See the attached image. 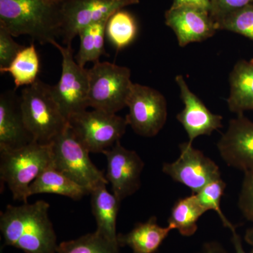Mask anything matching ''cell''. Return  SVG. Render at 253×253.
I'll list each match as a JSON object with an SVG mask.
<instances>
[{
	"label": "cell",
	"instance_id": "cell-1",
	"mask_svg": "<svg viewBox=\"0 0 253 253\" xmlns=\"http://www.w3.org/2000/svg\"><path fill=\"white\" fill-rule=\"evenodd\" d=\"M46 201L6 206L0 214V230L5 246L26 253H56L58 246Z\"/></svg>",
	"mask_w": 253,
	"mask_h": 253
},
{
	"label": "cell",
	"instance_id": "cell-2",
	"mask_svg": "<svg viewBox=\"0 0 253 253\" xmlns=\"http://www.w3.org/2000/svg\"><path fill=\"white\" fill-rule=\"evenodd\" d=\"M63 0H0V26L14 37L29 36L41 44L61 36Z\"/></svg>",
	"mask_w": 253,
	"mask_h": 253
},
{
	"label": "cell",
	"instance_id": "cell-3",
	"mask_svg": "<svg viewBox=\"0 0 253 253\" xmlns=\"http://www.w3.org/2000/svg\"><path fill=\"white\" fill-rule=\"evenodd\" d=\"M52 166L50 144L36 141L16 149L0 150V179L13 199L27 204L29 187L42 172Z\"/></svg>",
	"mask_w": 253,
	"mask_h": 253
},
{
	"label": "cell",
	"instance_id": "cell-4",
	"mask_svg": "<svg viewBox=\"0 0 253 253\" xmlns=\"http://www.w3.org/2000/svg\"><path fill=\"white\" fill-rule=\"evenodd\" d=\"M51 86L38 79L24 88L19 96L23 122L33 141L40 144H49L68 124Z\"/></svg>",
	"mask_w": 253,
	"mask_h": 253
},
{
	"label": "cell",
	"instance_id": "cell-5",
	"mask_svg": "<svg viewBox=\"0 0 253 253\" xmlns=\"http://www.w3.org/2000/svg\"><path fill=\"white\" fill-rule=\"evenodd\" d=\"M52 166L90 193L109 181L104 173L91 162L89 151L75 135L68 124L50 143Z\"/></svg>",
	"mask_w": 253,
	"mask_h": 253
},
{
	"label": "cell",
	"instance_id": "cell-6",
	"mask_svg": "<svg viewBox=\"0 0 253 253\" xmlns=\"http://www.w3.org/2000/svg\"><path fill=\"white\" fill-rule=\"evenodd\" d=\"M88 74L89 107L115 114L126 107L133 84L129 68L99 61Z\"/></svg>",
	"mask_w": 253,
	"mask_h": 253
},
{
	"label": "cell",
	"instance_id": "cell-7",
	"mask_svg": "<svg viewBox=\"0 0 253 253\" xmlns=\"http://www.w3.org/2000/svg\"><path fill=\"white\" fill-rule=\"evenodd\" d=\"M51 44L59 50L62 56L61 78L56 85H51V93L68 121L73 115L86 111L89 107L88 69L82 67L76 61L72 45L62 46L56 41Z\"/></svg>",
	"mask_w": 253,
	"mask_h": 253
},
{
	"label": "cell",
	"instance_id": "cell-8",
	"mask_svg": "<svg viewBox=\"0 0 253 253\" xmlns=\"http://www.w3.org/2000/svg\"><path fill=\"white\" fill-rule=\"evenodd\" d=\"M75 135L89 153H104L126 133V118L100 110L82 111L68 121Z\"/></svg>",
	"mask_w": 253,
	"mask_h": 253
},
{
	"label": "cell",
	"instance_id": "cell-9",
	"mask_svg": "<svg viewBox=\"0 0 253 253\" xmlns=\"http://www.w3.org/2000/svg\"><path fill=\"white\" fill-rule=\"evenodd\" d=\"M126 107L129 109L126 123L138 135L156 136L167 122V101L162 93L150 86L133 83Z\"/></svg>",
	"mask_w": 253,
	"mask_h": 253
},
{
	"label": "cell",
	"instance_id": "cell-10",
	"mask_svg": "<svg viewBox=\"0 0 253 253\" xmlns=\"http://www.w3.org/2000/svg\"><path fill=\"white\" fill-rule=\"evenodd\" d=\"M139 3V0H63L61 37L63 44L71 45L84 28L108 19L118 10Z\"/></svg>",
	"mask_w": 253,
	"mask_h": 253
},
{
	"label": "cell",
	"instance_id": "cell-11",
	"mask_svg": "<svg viewBox=\"0 0 253 253\" xmlns=\"http://www.w3.org/2000/svg\"><path fill=\"white\" fill-rule=\"evenodd\" d=\"M179 158L172 163H165L162 171L172 180L197 194L209 183L220 179L219 166L211 158L187 141L179 145Z\"/></svg>",
	"mask_w": 253,
	"mask_h": 253
},
{
	"label": "cell",
	"instance_id": "cell-12",
	"mask_svg": "<svg viewBox=\"0 0 253 253\" xmlns=\"http://www.w3.org/2000/svg\"><path fill=\"white\" fill-rule=\"evenodd\" d=\"M103 154L107 159L106 177L112 187L113 194L121 201L135 194L140 188L144 168L139 154L123 147L120 141Z\"/></svg>",
	"mask_w": 253,
	"mask_h": 253
},
{
	"label": "cell",
	"instance_id": "cell-13",
	"mask_svg": "<svg viewBox=\"0 0 253 253\" xmlns=\"http://www.w3.org/2000/svg\"><path fill=\"white\" fill-rule=\"evenodd\" d=\"M236 116L218 141V151L229 167L253 172V122L244 114Z\"/></svg>",
	"mask_w": 253,
	"mask_h": 253
},
{
	"label": "cell",
	"instance_id": "cell-14",
	"mask_svg": "<svg viewBox=\"0 0 253 253\" xmlns=\"http://www.w3.org/2000/svg\"><path fill=\"white\" fill-rule=\"evenodd\" d=\"M175 82L180 91L184 108L176 115V120L184 127L189 142L201 136H211L222 127V116L208 109L202 100L190 89L184 77L178 75Z\"/></svg>",
	"mask_w": 253,
	"mask_h": 253
},
{
	"label": "cell",
	"instance_id": "cell-15",
	"mask_svg": "<svg viewBox=\"0 0 253 253\" xmlns=\"http://www.w3.org/2000/svg\"><path fill=\"white\" fill-rule=\"evenodd\" d=\"M165 18L166 24L174 32L181 47L207 41L217 31L209 11L196 6H171Z\"/></svg>",
	"mask_w": 253,
	"mask_h": 253
},
{
	"label": "cell",
	"instance_id": "cell-16",
	"mask_svg": "<svg viewBox=\"0 0 253 253\" xmlns=\"http://www.w3.org/2000/svg\"><path fill=\"white\" fill-rule=\"evenodd\" d=\"M33 141L23 122L19 96L15 90L0 96V150L16 149Z\"/></svg>",
	"mask_w": 253,
	"mask_h": 253
},
{
	"label": "cell",
	"instance_id": "cell-17",
	"mask_svg": "<svg viewBox=\"0 0 253 253\" xmlns=\"http://www.w3.org/2000/svg\"><path fill=\"white\" fill-rule=\"evenodd\" d=\"M229 111L236 115L253 111V59L238 61L229 73Z\"/></svg>",
	"mask_w": 253,
	"mask_h": 253
},
{
	"label": "cell",
	"instance_id": "cell-18",
	"mask_svg": "<svg viewBox=\"0 0 253 253\" xmlns=\"http://www.w3.org/2000/svg\"><path fill=\"white\" fill-rule=\"evenodd\" d=\"M172 229L158 224L157 217L153 216L145 222H139L126 234H118L120 247L127 246L133 253H155Z\"/></svg>",
	"mask_w": 253,
	"mask_h": 253
},
{
	"label": "cell",
	"instance_id": "cell-19",
	"mask_svg": "<svg viewBox=\"0 0 253 253\" xmlns=\"http://www.w3.org/2000/svg\"><path fill=\"white\" fill-rule=\"evenodd\" d=\"M106 185L101 184L91 191V211L97 225L96 231L111 242L118 244L116 222L122 201L110 193Z\"/></svg>",
	"mask_w": 253,
	"mask_h": 253
},
{
	"label": "cell",
	"instance_id": "cell-20",
	"mask_svg": "<svg viewBox=\"0 0 253 253\" xmlns=\"http://www.w3.org/2000/svg\"><path fill=\"white\" fill-rule=\"evenodd\" d=\"M40 194L61 195L78 201L90 193L51 166L42 172L30 185L29 196Z\"/></svg>",
	"mask_w": 253,
	"mask_h": 253
},
{
	"label": "cell",
	"instance_id": "cell-21",
	"mask_svg": "<svg viewBox=\"0 0 253 253\" xmlns=\"http://www.w3.org/2000/svg\"><path fill=\"white\" fill-rule=\"evenodd\" d=\"M206 212L196 194L179 199L171 210L168 224L172 230H177L185 237L194 235L198 221Z\"/></svg>",
	"mask_w": 253,
	"mask_h": 253
},
{
	"label": "cell",
	"instance_id": "cell-22",
	"mask_svg": "<svg viewBox=\"0 0 253 253\" xmlns=\"http://www.w3.org/2000/svg\"><path fill=\"white\" fill-rule=\"evenodd\" d=\"M41 63L39 55L34 44L25 46L9 67L1 68V74L9 73L14 80L16 88L29 86L38 81Z\"/></svg>",
	"mask_w": 253,
	"mask_h": 253
},
{
	"label": "cell",
	"instance_id": "cell-23",
	"mask_svg": "<svg viewBox=\"0 0 253 253\" xmlns=\"http://www.w3.org/2000/svg\"><path fill=\"white\" fill-rule=\"evenodd\" d=\"M108 20L91 24L80 32L81 45L75 59L82 67H85L87 63L97 62L101 56L106 55L104 38Z\"/></svg>",
	"mask_w": 253,
	"mask_h": 253
},
{
	"label": "cell",
	"instance_id": "cell-24",
	"mask_svg": "<svg viewBox=\"0 0 253 253\" xmlns=\"http://www.w3.org/2000/svg\"><path fill=\"white\" fill-rule=\"evenodd\" d=\"M137 33L135 18L126 10H118L108 20L106 36L115 49L122 50L130 45Z\"/></svg>",
	"mask_w": 253,
	"mask_h": 253
},
{
	"label": "cell",
	"instance_id": "cell-25",
	"mask_svg": "<svg viewBox=\"0 0 253 253\" xmlns=\"http://www.w3.org/2000/svg\"><path fill=\"white\" fill-rule=\"evenodd\" d=\"M120 248L118 244L111 242L94 231L76 239L61 242L56 253H121Z\"/></svg>",
	"mask_w": 253,
	"mask_h": 253
},
{
	"label": "cell",
	"instance_id": "cell-26",
	"mask_svg": "<svg viewBox=\"0 0 253 253\" xmlns=\"http://www.w3.org/2000/svg\"><path fill=\"white\" fill-rule=\"evenodd\" d=\"M217 28L241 35L253 42V4L228 14L217 23Z\"/></svg>",
	"mask_w": 253,
	"mask_h": 253
},
{
	"label": "cell",
	"instance_id": "cell-27",
	"mask_svg": "<svg viewBox=\"0 0 253 253\" xmlns=\"http://www.w3.org/2000/svg\"><path fill=\"white\" fill-rule=\"evenodd\" d=\"M226 186V183L220 178L209 183L195 194L206 212L214 211L220 218L223 225L229 229L233 224L224 216L221 209V199L224 196Z\"/></svg>",
	"mask_w": 253,
	"mask_h": 253
},
{
	"label": "cell",
	"instance_id": "cell-28",
	"mask_svg": "<svg viewBox=\"0 0 253 253\" xmlns=\"http://www.w3.org/2000/svg\"><path fill=\"white\" fill-rule=\"evenodd\" d=\"M14 36L0 26V69L9 67L18 53L25 47L13 39Z\"/></svg>",
	"mask_w": 253,
	"mask_h": 253
},
{
	"label": "cell",
	"instance_id": "cell-29",
	"mask_svg": "<svg viewBox=\"0 0 253 253\" xmlns=\"http://www.w3.org/2000/svg\"><path fill=\"white\" fill-rule=\"evenodd\" d=\"M238 206L244 217L253 224V172L244 173Z\"/></svg>",
	"mask_w": 253,
	"mask_h": 253
},
{
	"label": "cell",
	"instance_id": "cell-30",
	"mask_svg": "<svg viewBox=\"0 0 253 253\" xmlns=\"http://www.w3.org/2000/svg\"><path fill=\"white\" fill-rule=\"evenodd\" d=\"M210 14L216 26L221 20L236 10L253 4V0H210Z\"/></svg>",
	"mask_w": 253,
	"mask_h": 253
},
{
	"label": "cell",
	"instance_id": "cell-31",
	"mask_svg": "<svg viewBox=\"0 0 253 253\" xmlns=\"http://www.w3.org/2000/svg\"><path fill=\"white\" fill-rule=\"evenodd\" d=\"M196 6L210 12L211 1L210 0H173L172 6Z\"/></svg>",
	"mask_w": 253,
	"mask_h": 253
},
{
	"label": "cell",
	"instance_id": "cell-32",
	"mask_svg": "<svg viewBox=\"0 0 253 253\" xmlns=\"http://www.w3.org/2000/svg\"><path fill=\"white\" fill-rule=\"evenodd\" d=\"M229 229H230L231 234H232L231 241H232V244L233 246H234L236 253H248L245 251L244 246H243L242 241H241V236L238 234L237 231H236V226L233 224V225L229 228ZM253 253V252L251 251V253Z\"/></svg>",
	"mask_w": 253,
	"mask_h": 253
},
{
	"label": "cell",
	"instance_id": "cell-33",
	"mask_svg": "<svg viewBox=\"0 0 253 253\" xmlns=\"http://www.w3.org/2000/svg\"><path fill=\"white\" fill-rule=\"evenodd\" d=\"M200 253H226L220 244L217 242H210L204 245Z\"/></svg>",
	"mask_w": 253,
	"mask_h": 253
},
{
	"label": "cell",
	"instance_id": "cell-34",
	"mask_svg": "<svg viewBox=\"0 0 253 253\" xmlns=\"http://www.w3.org/2000/svg\"><path fill=\"white\" fill-rule=\"evenodd\" d=\"M244 239L246 242L252 247V252H253V224L251 227L246 230Z\"/></svg>",
	"mask_w": 253,
	"mask_h": 253
}]
</instances>
